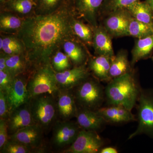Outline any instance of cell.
Masks as SVG:
<instances>
[{"label": "cell", "instance_id": "d4e9b609", "mask_svg": "<svg viewBox=\"0 0 153 153\" xmlns=\"http://www.w3.org/2000/svg\"><path fill=\"white\" fill-rule=\"evenodd\" d=\"M25 18L10 12L1 11L0 14V31L1 33L16 35L21 30Z\"/></svg>", "mask_w": 153, "mask_h": 153}, {"label": "cell", "instance_id": "603a6c76", "mask_svg": "<svg viewBox=\"0 0 153 153\" xmlns=\"http://www.w3.org/2000/svg\"><path fill=\"white\" fill-rule=\"evenodd\" d=\"M6 64L8 71L14 77L30 73L32 69V64L26 53L8 55Z\"/></svg>", "mask_w": 153, "mask_h": 153}, {"label": "cell", "instance_id": "836d02e7", "mask_svg": "<svg viewBox=\"0 0 153 153\" xmlns=\"http://www.w3.org/2000/svg\"><path fill=\"white\" fill-rule=\"evenodd\" d=\"M10 113L7 93L0 90V119L7 120Z\"/></svg>", "mask_w": 153, "mask_h": 153}, {"label": "cell", "instance_id": "74e56055", "mask_svg": "<svg viewBox=\"0 0 153 153\" xmlns=\"http://www.w3.org/2000/svg\"><path fill=\"white\" fill-rule=\"evenodd\" d=\"M117 150L113 147L108 146L102 147L99 152L100 153H117Z\"/></svg>", "mask_w": 153, "mask_h": 153}, {"label": "cell", "instance_id": "ab89813d", "mask_svg": "<svg viewBox=\"0 0 153 153\" xmlns=\"http://www.w3.org/2000/svg\"><path fill=\"white\" fill-rule=\"evenodd\" d=\"M3 46V41L2 38L1 36L0 38V51L2 49Z\"/></svg>", "mask_w": 153, "mask_h": 153}, {"label": "cell", "instance_id": "2e32d148", "mask_svg": "<svg viewBox=\"0 0 153 153\" xmlns=\"http://www.w3.org/2000/svg\"><path fill=\"white\" fill-rule=\"evenodd\" d=\"M87 46L77 38L67 40L63 43L62 49L68 56L73 67L87 64L91 56Z\"/></svg>", "mask_w": 153, "mask_h": 153}, {"label": "cell", "instance_id": "4dcf8cb0", "mask_svg": "<svg viewBox=\"0 0 153 153\" xmlns=\"http://www.w3.org/2000/svg\"><path fill=\"white\" fill-rule=\"evenodd\" d=\"M68 0H37L34 10L36 15L52 13L58 10Z\"/></svg>", "mask_w": 153, "mask_h": 153}, {"label": "cell", "instance_id": "484cf974", "mask_svg": "<svg viewBox=\"0 0 153 153\" xmlns=\"http://www.w3.org/2000/svg\"><path fill=\"white\" fill-rule=\"evenodd\" d=\"M132 18L140 22L153 24V13L145 1H137L126 8Z\"/></svg>", "mask_w": 153, "mask_h": 153}, {"label": "cell", "instance_id": "b9f144b4", "mask_svg": "<svg viewBox=\"0 0 153 153\" xmlns=\"http://www.w3.org/2000/svg\"><path fill=\"white\" fill-rule=\"evenodd\" d=\"M32 1H33L36 4V2H37V0H32Z\"/></svg>", "mask_w": 153, "mask_h": 153}, {"label": "cell", "instance_id": "30bf717a", "mask_svg": "<svg viewBox=\"0 0 153 153\" xmlns=\"http://www.w3.org/2000/svg\"><path fill=\"white\" fill-rule=\"evenodd\" d=\"M104 144V141L97 132L81 129L73 143L61 153H99Z\"/></svg>", "mask_w": 153, "mask_h": 153}, {"label": "cell", "instance_id": "8fae6325", "mask_svg": "<svg viewBox=\"0 0 153 153\" xmlns=\"http://www.w3.org/2000/svg\"><path fill=\"white\" fill-rule=\"evenodd\" d=\"M30 72L20 74L14 78L7 93L10 112L19 106L30 102L31 97L27 89V83Z\"/></svg>", "mask_w": 153, "mask_h": 153}, {"label": "cell", "instance_id": "f546056e", "mask_svg": "<svg viewBox=\"0 0 153 153\" xmlns=\"http://www.w3.org/2000/svg\"><path fill=\"white\" fill-rule=\"evenodd\" d=\"M129 36L142 39L153 34V24L138 21L132 17L128 29Z\"/></svg>", "mask_w": 153, "mask_h": 153}, {"label": "cell", "instance_id": "8992f818", "mask_svg": "<svg viewBox=\"0 0 153 153\" xmlns=\"http://www.w3.org/2000/svg\"><path fill=\"white\" fill-rule=\"evenodd\" d=\"M137 102L138 126L128 140L143 134L153 137V92L141 89Z\"/></svg>", "mask_w": 153, "mask_h": 153}, {"label": "cell", "instance_id": "9c48e42d", "mask_svg": "<svg viewBox=\"0 0 153 153\" xmlns=\"http://www.w3.org/2000/svg\"><path fill=\"white\" fill-rule=\"evenodd\" d=\"M44 134H46L42 127L35 124L9 136V138L30 147L36 153H44L47 152L48 149Z\"/></svg>", "mask_w": 153, "mask_h": 153}, {"label": "cell", "instance_id": "d590c367", "mask_svg": "<svg viewBox=\"0 0 153 153\" xmlns=\"http://www.w3.org/2000/svg\"><path fill=\"white\" fill-rule=\"evenodd\" d=\"M9 138L7 122L5 120L0 119V150L2 149Z\"/></svg>", "mask_w": 153, "mask_h": 153}, {"label": "cell", "instance_id": "ba28073f", "mask_svg": "<svg viewBox=\"0 0 153 153\" xmlns=\"http://www.w3.org/2000/svg\"><path fill=\"white\" fill-rule=\"evenodd\" d=\"M132 17L126 9L110 13L100 20L101 24L112 38L129 36L128 29Z\"/></svg>", "mask_w": 153, "mask_h": 153}, {"label": "cell", "instance_id": "7c38bea8", "mask_svg": "<svg viewBox=\"0 0 153 153\" xmlns=\"http://www.w3.org/2000/svg\"><path fill=\"white\" fill-rule=\"evenodd\" d=\"M91 75L87 64L73 67L62 72H55L57 85L60 89H73Z\"/></svg>", "mask_w": 153, "mask_h": 153}, {"label": "cell", "instance_id": "83f0119b", "mask_svg": "<svg viewBox=\"0 0 153 153\" xmlns=\"http://www.w3.org/2000/svg\"><path fill=\"white\" fill-rule=\"evenodd\" d=\"M1 36L3 39V46L1 52L9 55L26 53L25 45L16 35L10 34Z\"/></svg>", "mask_w": 153, "mask_h": 153}, {"label": "cell", "instance_id": "7a4b0ae2", "mask_svg": "<svg viewBox=\"0 0 153 153\" xmlns=\"http://www.w3.org/2000/svg\"><path fill=\"white\" fill-rule=\"evenodd\" d=\"M141 89L133 70L111 79L105 88L108 105H121L131 111L136 104Z\"/></svg>", "mask_w": 153, "mask_h": 153}, {"label": "cell", "instance_id": "8d00e7d4", "mask_svg": "<svg viewBox=\"0 0 153 153\" xmlns=\"http://www.w3.org/2000/svg\"><path fill=\"white\" fill-rule=\"evenodd\" d=\"M7 56L8 55L4 52H0V70L1 71H7L6 64Z\"/></svg>", "mask_w": 153, "mask_h": 153}, {"label": "cell", "instance_id": "4316f807", "mask_svg": "<svg viewBox=\"0 0 153 153\" xmlns=\"http://www.w3.org/2000/svg\"><path fill=\"white\" fill-rule=\"evenodd\" d=\"M72 29L77 39L86 46L92 47L94 30L90 25L85 24L81 19L76 17L72 22Z\"/></svg>", "mask_w": 153, "mask_h": 153}, {"label": "cell", "instance_id": "d6a6232c", "mask_svg": "<svg viewBox=\"0 0 153 153\" xmlns=\"http://www.w3.org/2000/svg\"><path fill=\"white\" fill-rule=\"evenodd\" d=\"M0 152L1 153H36L34 149L30 147L9 138Z\"/></svg>", "mask_w": 153, "mask_h": 153}, {"label": "cell", "instance_id": "4fadbf2b", "mask_svg": "<svg viewBox=\"0 0 153 153\" xmlns=\"http://www.w3.org/2000/svg\"><path fill=\"white\" fill-rule=\"evenodd\" d=\"M59 120H71L76 117L78 106L73 89H59L55 97Z\"/></svg>", "mask_w": 153, "mask_h": 153}, {"label": "cell", "instance_id": "5bb4252c", "mask_svg": "<svg viewBox=\"0 0 153 153\" xmlns=\"http://www.w3.org/2000/svg\"><path fill=\"white\" fill-rule=\"evenodd\" d=\"M104 0H74L76 16L84 20L92 28L99 24L98 14Z\"/></svg>", "mask_w": 153, "mask_h": 153}, {"label": "cell", "instance_id": "60d3db41", "mask_svg": "<svg viewBox=\"0 0 153 153\" xmlns=\"http://www.w3.org/2000/svg\"><path fill=\"white\" fill-rule=\"evenodd\" d=\"M8 1V0H0V3L1 4H3V3L7 1Z\"/></svg>", "mask_w": 153, "mask_h": 153}, {"label": "cell", "instance_id": "f35d334b", "mask_svg": "<svg viewBox=\"0 0 153 153\" xmlns=\"http://www.w3.org/2000/svg\"><path fill=\"white\" fill-rule=\"evenodd\" d=\"M145 1L149 6L153 13V0H146Z\"/></svg>", "mask_w": 153, "mask_h": 153}, {"label": "cell", "instance_id": "cb8c5ba5", "mask_svg": "<svg viewBox=\"0 0 153 153\" xmlns=\"http://www.w3.org/2000/svg\"><path fill=\"white\" fill-rule=\"evenodd\" d=\"M153 50V34L142 39H137L131 51V64L133 67L137 62L150 55Z\"/></svg>", "mask_w": 153, "mask_h": 153}, {"label": "cell", "instance_id": "9a60e30c", "mask_svg": "<svg viewBox=\"0 0 153 153\" xmlns=\"http://www.w3.org/2000/svg\"><path fill=\"white\" fill-rule=\"evenodd\" d=\"M7 122L9 136L28 126L36 124L31 113L30 102L12 111Z\"/></svg>", "mask_w": 153, "mask_h": 153}, {"label": "cell", "instance_id": "52a82bcc", "mask_svg": "<svg viewBox=\"0 0 153 153\" xmlns=\"http://www.w3.org/2000/svg\"><path fill=\"white\" fill-rule=\"evenodd\" d=\"M80 130L76 122L58 120L52 129L51 148L62 152L73 143Z\"/></svg>", "mask_w": 153, "mask_h": 153}, {"label": "cell", "instance_id": "ffe728a7", "mask_svg": "<svg viewBox=\"0 0 153 153\" xmlns=\"http://www.w3.org/2000/svg\"><path fill=\"white\" fill-rule=\"evenodd\" d=\"M111 57L105 56H90L87 66L92 76L100 81L108 82L111 80L109 71Z\"/></svg>", "mask_w": 153, "mask_h": 153}, {"label": "cell", "instance_id": "d6986e66", "mask_svg": "<svg viewBox=\"0 0 153 153\" xmlns=\"http://www.w3.org/2000/svg\"><path fill=\"white\" fill-rule=\"evenodd\" d=\"M76 123L82 129L98 132L106 123L96 111L78 107L76 117Z\"/></svg>", "mask_w": 153, "mask_h": 153}, {"label": "cell", "instance_id": "f1b7e54d", "mask_svg": "<svg viewBox=\"0 0 153 153\" xmlns=\"http://www.w3.org/2000/svg\"><path fill=\"white\" fill-rule=\"evenodd\" d=\"M139 1L140 0H104L99 12V22L110 13L126 8L131 4Z\"/></svg>", "mask_w": 153, "mask_h": 153}, {"label": "cell", "instance_id": "44dd1931", "mask_svg": "<svg viewBox=\"0 0 153 153\" xmlns=\"http://www.w3.org/2000/svg\"><path fill=\"white\" fill-rule=\"evenodd\" d=\"M36 4L32 0H8L1 4V11L25 18L34 14Z\"/></svg>", "mask_w": 153, "mask_h": 153}, {"label": "cell", "instance_id": "277c9868", "mask_svg": "<svg viewBox=\"0 0 153 153\" xmlns=\"http://www.w3.org/2000/svg\"><path fill=\"white\" fill-rule=\"evenodd\" d=\"M27 89L31 98L44 94H52L55 97L60 88L51 63L41 64L32 68L29 75Z\"/></svg>", "mask_w": 153, "mask_h": 153}, {"label": "cell", "instance_id": "5b68a950", "mask_svg": "<svg viewBox=\"0 0 153 153\" xmlns=\"http://www.w3.org/2000/svg\"><path fill=\"white\" fill-rule=\"evenodd\" d=\"M72 89L78 107L93 111L101 107L105 98V89L92 75Z\"/></svg>", "mask_w": 153, "mask_h": 153}, {"label": "cell", "instance_id": "e575fe53", "mask_svg": "<svg viewBox=\"0 0 153 153\" xmlns=\"http://www.w3.org/2000/svg\"><path fill=\"white\" fill-rule=\"evenodd\" d=\"M14 78L7 71L0 70V90L8 93Z\"/></svg>", "mask_w": 153, "mask_h": 153}, {"label": "cell", "instance_id": "e0dca14e", "mask_svg": "<svg viewBox=\"0 0 153 153\" xmlns=\"http://www.w3.org/2000/svg\"><path fill=\"white\" fill-rule=\"evenodd\" d=\"M92 47L96 55L107 56L112 58L114 56L112 38L101 24L94 28Z\"/></svg>", "mask_w": 153, "mask_h": 153}, {"label": "cell", "instance_id": "ac0fdd59", "mask_svg": "<svg viewBox=\"0 0 153 153\" xmlns=\"http://www.w3.org/2000/svg\"><path fill=\"white\" fill-rule=\"evenodd\" d=\"M106 123H122L136 120L131 111L121 105H108L96 111Z\"/></svg>", "mask_w": 153, "mask_h": 153}, {"label": "cell", "instance_id": "1f68e13d", "mask_svg": "<svg viewBox=\"0 0 153 153\" xmlns=\"http://www.w3.org/2000/svg\"><path fill=\"white\" fill-rule=\"evenodd\" d=\"M50 63L55 72H60L73 67L68 56L61 49L58 50L52 55Z\"/></svg>", "mask_w": 153, "mask_h": 153}, {"label": "cell", "instance_id": "3957f363", "mask_svg": "<svg viewBox=\"0 0 153 153\" xmlns=\"http://www.w3.org/2000/svg\"><path fill=\"white\" fill-rule=\"evenodd\" d=\"M30 104L35 123L42 127L46 134L48 133L58 120L55 97L49 94H40L31 97Z\"/></svg>", "mask_w": 153, "mask_h": 153}, {"label": "cell", "instance_id": "7402d4cb", "mask_svg": "<svg viewBox=\"0 0 153 153\" xmlns=\"http://www.w3.org/2000/svg\"><path fill=\"white\" fill-rule=\"evenodd\" d=\"M132 70L133 67L128 60V52L126 49H120L112 58L109 71L111 79L118 77Z\"/></svg>", "mask_w": 153, "mask_h": 153}, {"label": "cell", "instance_id": "6da1fadb", "mask_svg": "<svg viewBox=\"0 0 153 153\" xmlns=\"http://www.w3.org/2000/svg\"><path fill=\"white\" fill-rule=\"evenodd\" d=\"M76 17L74 0H68L52 13L33 14L25 18L16 35L25 45L32 68L50 63L52 55L62 49L65 41L77 38L72 29V22Z\"/></svg>", "mask_w": 153, "mask_h": 153}]
</instances>
